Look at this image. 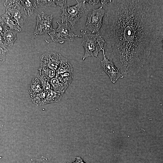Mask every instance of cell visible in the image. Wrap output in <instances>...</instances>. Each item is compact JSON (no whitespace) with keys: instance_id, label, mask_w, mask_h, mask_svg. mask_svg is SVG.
Wrapping results in <instances>:
<instances>
[{"instance_id":"cell-27","label":"cell","mask_w":163,"mask_h":163,"mask_svg":"<svg viewBox=\"0 0 163 163\" xmlns=\"http://www.w3.org/2000/svg\"><path fill=\"white\" fill-rule=\"evenodd\" d=\"M111 1V0H100V2H101V4L104 5H107Z\"/></svg>"},{"instance_id":"cell-17","label":"cell","mask_w":163,"mask_h":163,"mask_svg":"<svg viewBox=\"0 0 163 163\" xmlns=\"http://www.w3.org/2000/svg\"><path fill=\"white\" fill-rule=\"evenodd\" d=\"M40 77L48 80L55 77L56 71L47 68L40 67L39 69Z\"/></svg>"},{"instance_id":"cell-11","label":"cell","mask_w":163,"mask_h":163,"mask_svg":"<svg viewBox=\"0 0 163 163\" xmlns=\"http://www.w3.org/2000/svg\"><path fill=\"white\" fill-rule=\"evenodd\" d=\"M18 32L10 29L5 31L2 35L4 46L5 47L7 46H11L16 40V34Z\"/></svg>"},{"instance_id":"cell-8","label":"cell","mask_w":163,"mask_h":163,"mask_svg":"<svg viewBox=\"0 0 163 163\" xmlns=\"http://www.w3.org/2000/svg\"><path fill=\"white\" fill-rule=\"evenodd\" d=\"M53 19L52 14L47 15L43 12L38 14L37 18L34 35L37 36L49 33L52 31L53 30L52 26Z\"/></svg>"},{"instance_id":"cell-12","label":"cell","mask_w":163,"mask_h":163,"mask_svg":"<svg viewBox=\"0 0 163 163\" xmlns=\"http://www.w3.org/2000/svg\"><path fill=\"white\" fill-rule=\"evenodd\" d=\"M21 3L27 15H30L38 8L39 5L37 0H20Z\"/></svg>"},{"instance_id":"cell-1","label":"cell","mask_w":163,"mask_h":163,"mask_svg":"<svg viewBox=\"0 0 163 163\" xmlns=\"http://www.w3.org/2000/svg\"><path fill=\"white\" fill-rule=\"evenodd\" d=\"M100 35L105 54L123 76L137 74L163 36V1L111 0Z\"/></svg>"},{"instance_id":"cell-21","label":"cell","mask_w":163,"mask_h":163,"mask_svg":"<svg viewBox=\"0 0 163 163\" xmlns=\"http://www.w3.org/2000/svg\"><path fill=\"white\" fill-rule=\"evenodd\" d=\"M6 50L0 47V65L5 61Z\"/></svg>"},{"instance_id":"cell-26","label":"cell","mask_w":163,"mask_h":163,"mask_svg":"<svg viewBox=\"0 0 163 163\" xmlns=\"http://www.w3.org/2000/svg\"><path fill=\"white\" fill-rule=\"evenodd\" d=\"M0 47L6 50H7L6 47L4 46L2 35H0Z\"/></svg>"},{"instance_id":"cell-7","label":"cell","mask_w":163,"mask_h":163,"mask_svg":"<svg viewBox=\"0 0 163 163\" xmlns=\"http://www.w3.org/2000/svg\"><path fill=\"white\" fill-rule=\"evenodd\" d=\"M40 67L56 70L60 66L68 61L60 54L54 52L46 53L40 58Z\"/></svg>"},{"instance_id":"cell-15","label":"cell","mask_w":163,"mask_h":163,"mask_svg":"<svg viewBox=\"0 0 163 163\" xmlns=\"http://www.w3.org/2000/svg\"><path fill=\"white\" fill-rule=\"evenodd\" d=\"M73 76V72H66L56 74L55 77L62 83L68 86L72 82Z\"/></svg>"},{"instance_id":"cell-22","label":"cell","mask_w":163,"mask_h":163,"mask_svg":"<svg viewBox=\"0 0 163 163\" xmlns=\"http://www.w3.org/2000/svg\"><path fill=\"white\" fill-rule=\"evenodd\" d=\"M55 4L61 9L64 7V6L66 4V0H55Z\"/></svg>"},{"instance_id":"cell-13","label":"cell","mask_w":163,"mask_h":163,"mask_svg":"<svg viewBox=\"0 0 163 163\" xmlns=\"http://www.w3.org/2000/svg\"><path fill=\"white\" fill-rule=\"evenodd\" d=\"M50 89L60 94H63L68 86L56 77L50 80Z\"/></svg>"},{"instance_id":"cell-10","label":"cell","mask_w":163,"mask_h":163,"mask_svg":"<svg viewBox=\"0 0 163 163\" xmlns=\"http://www.w3.org/2000/svg\"><path fill=\"white\" fill-rule=\"evenodd\" d=\"M0 22L8 27L10 29L20 32L21 28L16 21L6 13L0 15Z\"/></svg>"},{"instance_id":"cell-2","label":"cell","mask_w":163,"mask_h":163,"mask_svg":"<svg viewBox=\"0 0 163 163\" xmlns=\"http://www.w3.org/2000/svg\"><path fill=\"white\" fill-rule=\"evenodd\" d=\"M82 44L85 50L82 60L89 57H98L99 53L104 48V40L99 33H88L83 30H81Z\"/></svg>"},{"instance_id":"cell-16","label":"cell","mask_w":163,"mask_h":163,"mask_svg":"<svg viewBox=\"0 0 163 163\" xmlns=\"http://www.w3.org/2000/svg\"><path fill=\"white\" fill-rule=\"evenodd\" d=\"M46 92V104L57 102L60 101L63 95V94L57 93L51 89Z\"/></svg>"},{"instance_id":"cell-9","label":"cell","mask_w":163,"mask_h":163,"mask_svg":"<svg viewBox=\"0 0 163 163\" xmlns=\"http://www.w3.org/2000/svg\"><path fill=\"white\" fill-rule=\"evenodd\" d=\"M103 59L100 60L101 67L103 70L109 77L111 81L115 83L120 78H123L124 76L113 63L109 60L105 54L104 48L102 50Z\"/></svg>"},{"instance_id":"cell-14","label":"cell","mask_w":163,"mask_h":163,"mask_svg":"<svg viewBox=\"0 0 163 163\" xmlns=\"http://www.w3.org/2000/svg\"><path fill=\"white\" fill-rule=\"evenodd\" d=\"M29 93L31 96L45 91L38 78L34 79L30 84L29 87Z\"/></svg>"},{"instance_id":"cell-24","label":"cell","mask_w":163,"mask_h":163,"mask_svg":"<svg viewBox=\"0 0 163 163\" xmlns=\"http://www.w3.org/2000/svg\"><path fill=\"white\" fill-rule=\"evenodd\" d=\"M84 1L85 3L87 2L89 4L93 5L97 4L100 2V0H84Z\"/></svg>"},{"instance_id":"cell-6","label":"cell","mask_w":163,"mask_h":163,"mask_svg":"<svg viewBox=\"0 0 163 163\" xmlns=\"http://www.w3.org/2000/svg\"><path fill=\"white\" fill-rule=\"evenodd\" d=\"M105 11L102 6L93 9L88 14L85 24L86 28L91 33H99L102 27Z\"/></svg>"},{"instance_id":"cell-23","label":"cell","mask_w":163,"mask_h":163,"mask_svg":"<svg viewBox=\"0 0 163 163\" xmlns=\"http://www.w3.org/2000/svg\"><path fill=\"white\" fill-rule=\"evenodd\" d=\"M9 29L8 27L0 22V35H2L5 31Z\"/></svg>"},{"instance_id":"cell-18","label":"cell","mask_w":163,"mask_h":163,"mask_svg":"<svg viewBox=\"0 0 163 163\" xmlns=\"http://www.w3.org/2000/svg\"><path fill=\"white\" fill-rule=\"evenodd\" d=\"M31 98L32 101L37 105H43L46 104V92L45 91L31 96Z\"/></svg>"},{"instance_id":"cell-19","label":"cell","mask_w":163,"mask_h":163,"mask_svg":"<svg viewBox=\"0 0 163 163\" xmlns=\"http://www.w3.org/2000/svg\"><path fill=\"white\" fill-rule=\"evenodd\" d=\"M37 2L38 4L43 7L56 6L55 0H37Z\"/></svg>"},{"instance_id":"cell-4","label":"cell","mask_w":163,"mask_h":163,"mask_svg":"<svg viewBox=\"0 0 163 163\" xmlns=\"http://www.w3.org/2000/svg\"><path fill=\"white\" fill-rule=\"evenodd\" d=\"M5 13L14 19L21 28L27 18V14L21 4L20 0H6L4 3Z\"/></svg>"},{"instance_id":"cell-5","label":"cell","mask_w":163,"mask_h":163,"mask_svg":"<svg viewBox=\"0 0 163 163\" xmlns=\"http://www.w3.org/2000/svg\"><path fill=\"white\" fill-rule=\"evenodd\" d=\"M57 28L48 34L54 42L62 44L65 42L73 41L75 37H81V36L75 34L68 25L67 22L60 23L57 21Z\"/></svg>"},{"instance_id":"cell-3","label":"cell","mask_w":163,"mask_h":163,"mask_svg":"<svg viewBox=\"0 0 163 163\" xmlns=\"http://www.w3.org/2000/svg\"><path fill=\"white\" fill-rule=\"evenodd\" d=\"M77 4L74 5H68L67 8H61L62 23L69 22L72 26H74L78 22L85 11L86 7L84 0L81 2L76 0Z\"/></svg>"},{"instance_id":"cell-25","label":"cell","mask_w":163,"mask_h":163,"mask_svg":"<svg viewBox=\"0 0 163 163\" xmlns=\"http://www.w3.org/2000/svg\"><path fill=\"white\" fill-rule=\"evenodd\" d=\"M71 163H85L82 158L80 157L76 158L75 161Z\"/></svg>"},{"instance_id":"cell-20","label":"cell","mask_w":163,"mask_h":163,"mask_svg":"<svg viewBox=\"0 0 163 163\" xmlns=\"http://www.w3.org/2000/svg\"><path fill=\"white\" fill-rule=\"evenodd\" d=\"M27 163H50L46 157L42 156L39 158H31Z\"/></svg>"}]
</instances>
